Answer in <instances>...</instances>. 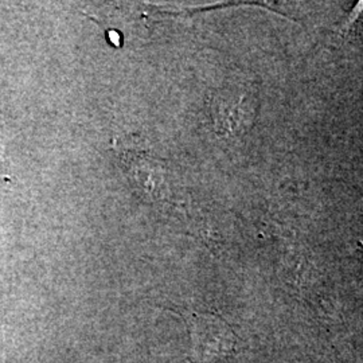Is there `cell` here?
<instances>
[{"label": "cell", "mask_w": 363, "mask_h": 363, "mask_svg": "<svg viewBox=\"0 0 363 363\" xmlns=\"http://www.w3.org/2000/svg\"><path fill=\"white\" fill-rule=\"evenodd\" d=\"M259 94L253 84L230 82L211 93L208 101L214 130L222 136H240L255 124Z\"/></svg>", "instance_id": "6da1fadb"}, {"label": "cell", "mask_w": 363, "mask_h": 363, "mask_svg": "<svg viewBox=\"0 0 363 363\" xmlns=\"http://www.w3.org/2000/svg\"><path fill=\"white\" fill-rule=\"evenodd\" d=\"M121 162L132 187L144 199L159 202L169 198V169L164 162L140 150L124 151Z\"/></svg>", "instance_id": "7a4b0ae2"}, {"label": "cell", "mask_w": 363, "mask_h": 363, "mask_svg": "<svg viewBox=\"0 0 363 363\" xmlns=\"http://www.w3.org/2000/svg\"><path fill=\"white\" fill-rule=\"evenodd\" d=\"M193 339V361L210 363L223 359L235 349L232 328L218 316L198 313L187 320Z\"/></svg>", "instance_id": "3957f363"}]
</instances>
